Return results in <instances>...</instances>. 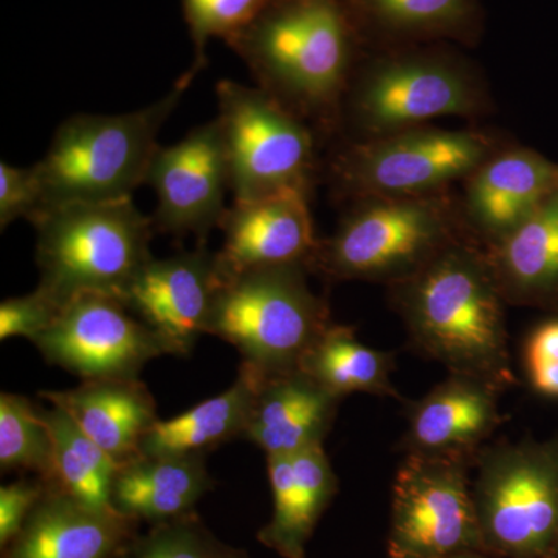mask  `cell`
I'll return each instance as SVG.
<instances>
[{
  "instance_id": "e575fe53",
  "label": "cell",
  "mask_w": 558,
  "mask_h": 558,
  "mask_svg": "<svg viewBox=\"0 0 558 558\" xmlns=\"http://www.w3.org/2000/svg\"><path fill=\"white\" fill-rule=\"evenodd\" d=\"M450 558H492V557L487 556V554H484V553H464V554H458V556H453Z\"/></svg>"
},
{
  "instance_id": "44dd1931",
  "label": "cell",
  "mask_w": 558,
  "mask_h": 558,
  "mask_svg": "<svg viewBox=\"0 0 558 558\" xmlns=\"http://www.w3.org/2000/svg\"><path fill=\"white\" fill-rule=\"evenodd\" d=\"M117 464L140 457L142 440L159 421L156 400L138 379L83 380L68 391H44Z\"/></svg>"
},
{
  "instance_id": "9c48e42d",
  "label": "cell",
  "mask_w": 558,
  "mask_h": 558,
  "mask_svg": "<svg viewBox=\"0 0 558 558\" xmlns=\"http://www.w3.org/2000/svg\"><path fill=\"white\" fill-rule=\"evenodd\" d=\"M501 148L488 132L428 124L344 142L330 160V182L337 196L351 202L446 193Z\"/></svg>"
},
{
  "instance_id": "d4e9b609",
  "label": "cell",
  "mask_w": 558,
  "mask_h": 558,
  "mask_svg": "<svg viewBox=\"0 0 558 558\" xmlns=\"http://www.w3.org/2000/svg\"><path fill=\"white\" fill-rule=\"evenodd\" d=\"M259 379L240 368L238 379L227 391L168 421H157L140 447L145 457L207 454L220 444L242 438L247 427Z\"/></svg>"
},
{
  "instance_id": "1f68e13d",
  "label": "cell",
  "mask_w": 558,
  "mask_h": 558,
  "mask_svg": "<svg viewBox=\"0 0 558 558\" xmlns=\"http://www.w3.org/2000/svg\"><path fill=\"white\" fill-rule=\"evenodd\" d=\"M44 213L43 186L35 167L17 168L0 163V229L14 220L35 222Z\"/></svg>"
},
{
  "instance_id": "ac0fdd59",
  "label": "cell",
  "mask_w": 558,
  "mask_h": 558,
  "mask_svg": "<svg viewBox=\"0 0 558 558\" xmlns=\"http://www.w3.org/2000/svg\"><path fill=\"white\" fill-rule=\"evenodd\" d=\"M138 524L119 512L87 508L46 484L2 558H117L138 534Z\"/></svg>"
},
{
  "instance_id": "8fae6325",
  "label": "cell",
  "mask_w": 558,
  "mask_h": 558,
  "mask_svg": "<svg viewBox=\"0 0 558 558\" xmlns=\"http://www.w3.org/2000/svg\"><path fill=\"white\" fill-rule=\"evenodd\" d=\"M473 464L475 459L405 454L392 481L387 558L484 553Z\"/></svg>"
},
{
  "instance_id": "83f0119b",
  "label": "cell",
  "mask_w": 558,
  "mask_h": 558,
  "mask_svg": "<svg viewBox=\"0 0 558 558\" xmlns=\"http://www.w3.org/2000/svg\"><path fill=\"white\" fill-rule=\"evenodd\" d=\"M0 469L28 470L44 483L53 478V442L38 407L24 396H0Z\"/></svg>"
},
{
  "instance_id": "603a6c76",
  "label": "cell",
  "mask_w": 558,
  "mask_h": 558,
  "mask_svg": "<svg viewBox=\"0 0 558 558\" xmlns=\"http://www.w3.org/2000/svg\"><path fill=\"white\" fill-rule=\"evenodd\" d=\"M486 253L506 303L558 306V190Z\"/></svg>"
},
{
  "instance_id": "4fadbf2b",
  "label": "cell",
  "mask_w": 558,
  "mask_h": 558,
  "mask_svg": "<svg viewBox=\"0 0 558 558\" xmlns=\"http://www.w3.org/2000/svg\"><path fill=\"white\" fill-rule=\"evenodd\" d=\"M146 185L157 196L154 229L175 238L189 234L202 242L219 229L230 191L229 161L219 121L197 126L171 146H159L150 161Z\"/></svg>"
},
{
  "instance_id": "d6a6232c",
  "label": "cell",
  "mask_w": 558,
  "mask_h": 558,
  "mask_svg": "<svg viewBox=\"0 0 558 558\" xmlns=\"http://www.w3.org/2000/svg\"><path fill=\"white\" fill-rule=\"evenodd\" d=\"M524 363L532 387L548 398H558V318L543 323L531 333Z\"/></svg>"
},
{
  "instance_id": "30bf717a",
  "label": "cell",
  "mask_w": 558,
  "mask_h": 558,
  "mask_svg": "<svg viewBox=\"0 0 558 558\" xmlns=\"http://www.w3.org/2000/svg\"><path fill=\"white\" fill-rule=\"evenodd\" d=\"M216 95L233 201L288 191L311 194L317 157L310 124L258 86L222 80L216 84Z\"/></svg>"
},
{
  "instance_id": "8992f818",
  "label": "cell",
  "mask_w": 558,
  "mask_h": 558,
  "mask_svg": "<svg viewBox=\"0 0 558 558\" xmlns=\"http://www.w3.org/2000/svg\"><path fill=\"white\" fill-rule=\"evenodd\" d=\"M33 226L38 231V288L60 307L89 293L121 300L153 258V219L132 199L50 209Z\"/></svg>"
},
{
  "instance_id": "4316f807",
  "label": "cell",
  "mask_w": 558,
  "mask_h": 558,
  "mask_svg": "<svg viewBox=\"0 0 558 558\" xmlns=\"http://www.w3.org/2000/svg\"><path fill=\"white\" fill-rule=\"evenodd\" d=\"M38 411L53 442V478L47 486L64 492L87 508L117 512L110 497L120 465L58 407H38Z\"/></svg>"
},
{
  "instance_id": "7c38bea8",
  "label": "cell",
  "mask_w": 558,
  "mask_h": 558,
  "mask_svg": "<svg viewBox=\"0 0 558 558\" xmlns=\"http://www.w3.org/2000/svg\"><path fill=\"white\" fill-rule=\"evenodd\" d=\"M33 344L51 365L83 380L138 379L150 360L172 354L123 301L100 293L65 304L57 322Z\"/></svg>"
},
{
  "instance_id": "6da1fadb",
  "label": "cell",
  "mask_w": 558,
  "mask_h": 558,
  "mask_svg": "<svg viewBox=\"0 0 558 558\" xmlns=\"http://www.w3.org/2000/svg\"><path fill=\"white\" fill-rule=\"evenodd\" d=\"M388 295L418 354L502 392L515 385L508 303L478 242L454 241L416 274L388 286Z\"/></svg>"
},
{
  "instance_id": "4dcf8cb0",
  "label": "cell",
  "mask_w": 558,
  "mask_h": 558,
  "mask_svg": "<svg viewBox=\"0 0 558 558\" xmlns=\"http://www.w3.org/2000/svg\"><path fill=\"white\" fill-rule=\"evenodd\" d=\"M61 311L39 288L28 295L5 300L0 304V340L24 337L33 343L51 328Z\"/></svg>"
},
{
  "instance_id": "ba28073f",
  "label": "cell",
  "mask_w": 558,
  "mask_h": 558,
  "mask_svg": "<svg viewBox=\"0 0 558 558\" xmlns=\"http://www.w3.org/2000/svg\"><path fill=\"white\" fill-rule=\"evenodd\" d=\"M484 554L554 558L558 543V439L498 442L473 464Z\"/></svg>"
},
{
  "instance_id": "ffe728a7",
  "label": "cell",
  "mask_w": 558,
  "mask_h": 558,
  "mask_svg": "<svg viewBox=\"0 0 558 558\" xmlns=\"http://www.w3.org/2000/svg\"><path fill=\"white\" fill-rule=\"evenodd\" d=\"M274 513L258 532L259 543L282 558H306L307 543L339 490L323 446L289 457H267Z\"/></svg>"
},
{
  "instance_id": "d6986e66",
  "label": "cell",
  "mask_w": 558,
  "mask_h": 558,
  "mask_svg": "<svg viewBox=\"0 0 558 558\" xmlns=\"http://www.w3.org/2000/svg\"><path fill=\"white\" fill-rule=\"evenodd\" d=\"M341 400L301 369L259 379L242 438L266 451V457H289L323 446Z\"/></svg>"
},
{
  "instance_id": "f546056e",
  "label": "cell",
  "mask_w": 558,
  "mask_h": 558,
  "mask_svg": "<svg viewBox=\"0 0 558 558\" xmlns=\"http://www.w3.org/2000/svg\"><path fill=\"white\" fill-rule=\"evenodd\" d=\"M182 13L194 44V61L180 84L186 87L207 64L209 39L229 40L247 27L271 0H180Z\"/></svg>"
},
{
  "instance_id": "5b68a950",
  "label": "cell",
  "mask_w": 558,
  "mask_h": 558,
  "mask_svg": "<svg viewBox=\"0 0 558 558\" xmlns=\"http://www.w3.org/2000/svg\"><path fill=\"white\" fill-rule=\"evenodd\" d=\"M464 236L459 199L449 191L352 202L336 233L319 241L311 270L337 281L392 286Z\"/></svg>"
},
{
  "instance_id": "277c9868",
  "label": "cell",
  "mask_w": 558,
  "mask_h": 558,
  "mask_svg": "<svg viewBox=\"0 0 558 558\" xmlns=\"http://www.w3.org/2000/svg\"><path fill=\"white\" fill-rule=\"evenodd\" d=\"M186 89L178 83L167 97L135 112L80 113L64 121L44 159L35 165L44 213L68 205L132 199L148 178L159 149L157 135Z\"/></svg>"
},
{
  "instance_id": "d590c367",
  "label": "cell",
  "mask_w": 558,
  "mask_h": 558,
  "mask_svg": "<svg viewBox=\"0 0 558 558\" xmlns=\"http://www.w3.org/2000/svg\"><path fill=\"white\" fill-rule=\"evenodd\" d=\"M554 558H558V543H557L556 554H554Z\"/></svg>"
},
{
  "instance_id": "f1b7e54d",
  "label": "cell",
  "mask_w": 558,
  "mask_h": 558,
  "mask_svg": "<svg viewBox=\"0 0 558 558\" xmlns=\"http://www.w3.org/2000/svg\"><path fill=\"white\" fill-rule=\"evenodd\" d=\"M117 558H252L247 550L216 537L196 512L150 524L135 535Z\"/></svg>"
},
{
  "instance_id": "9a60e30c",
  "label": "cell",
  "mask_w": 558,
  "mask_h": 558,
  "mask_svg": "<svg viewBox=\"0 0 558 558\" xmlns=\"http://www.w3.org/2000/svg\"><path fill=\"white\" fill-rule=\"evenodd\" d=\"M311 194L288 191L263 199L233 202L220 220L218 255L223 278L267 267L304 266L317 253Z\"/></svg>"
},
{
  "instance_id": "e0dca14e",
  "label": "cell",
  "mask_w": 558,
  "mask_h": 558,
  "mask_svg": "<svg viewBox=\"0 0 558 558\" xmlns=\"http://www.w3.org/2000/svg\"><path fill=\"white\" fill-rule=\"evenodd\" d=\"M501 389L476 377L449 374L424 398L407 405L405 454L476 459L502 414Z\"/></svg>"
},
{
  "instance_id": "cb8c5ba5",
  "label": "cell",
  "mask_w": 558,
  "mask_h": 558,
  "mask_svg": "<svg viewBox=\"0 0 558 558\" xmlns=\"http://www.w3.org/2000/svg\"><path fill=\"white\" fill-rule=\"evenodd\" d=\"M213 486L205 454H140L117 472L110 499L121 515L157 524L194 512Z\"/></svg>"
},
{
  "instance_id": "52a82bcc",
  "label": "cell",
  "mask_w": 558,
  "mask_h": 558,
  "mask_svg": "<svg viewBox=\"0 0 558 558\" xmlns=\"http://www.w3.org/2000/svg\"><path fill=\"white\" fill-rule=\"evenodd\" d=\"M307 267L244 271L223 279L207 336L238 349L258 379L300 369L312 344L332 325L328 303L312 292Z\"/></svg>"
},
{
  "instance_id": "2e32d148",
  "label": "cell",
  "mask_w": 558,
  "mask_h": 558,
  "mask_svg": "<svg viewBox=\"0 0 558 558\" xmlns=\"http://www.w3.org/2000/svg\"><path fill=\"white\" fill-rule=\"evenodd\" d=\"M557 190V163L534 149L502 146L462 182L458 199L469 236L492 247Z\"/></svg>"
},
{
  "instance_id": "5bb4252c",
  "label": "cell",
  "mask_w": 558,
  "mask_h": 558,
  "mask_svg": "<svg viewBox=\"0 0 558 558\" xmlns=\"http://www.w3.org/2000/svg\"><path fill=\"white\" fill-rule=\"evenodd\" d=\"M223 279L218 255L202 244L170 258H150L121 301L171 348L172 355H185L207 333Z\"/></svg>"
},
{
  "instance_id": "484cf974",
  "label": "cell",
  "mask_w": 558,
  "mask_h": 558,
  "mask_svg": "<svg viewBox=\"0 0 558 558\" xmlns=\"http://www.w3.org/2000/svg\"><path fill=\"white\" fill-rule=\"evenodd\" d=\"M395 362L392 352L366 347L354 328L332 323L301 360L300 369L340 398L365 392L403 400L391 380Z\"/></svg>"
},
{
  "instance_id": "3957f363",
  "label": "cell",
  "mask_w": 558,
  "mask_h": 558,
  "mask_svg": "<svg viewBox=\"0 0 558 558\" xmlns=\"http://www.w3.org/2000/svg\"><path fill=\"white\" fill-rule=\"evenodd\" d=\"M492 98L480 69L451 44L366 50L343 98L344 142H366L444 117H480Z\"/></svg>"
},
{
  "instance_id": "7a4b0ae2",
  "label": "cell",
  "mask_w": 558,
  "mask_h": 558,
  "mask_svg": "<svg viewBox=\"0 0 558 558\" xmlns=\"http://www.w3.org/2000/svg\"><path fill=\"white\" fill-rule=\"evenodd\" d=\"M259 89L312 130L336 134L365 40L344 0H271L227 40Z\"/></svg>"
},
{
  "instance_id": "836d02e7",
  "label": "cell",
  "mask_w": 558,
  "mask_h": 558,
  "mask_svg": "<svg viewBox=\"0 0 558 558\" xmlns=\"http://www.w3.org/2000/svg\"><path fill=\"white\" fill-rule=\"evenodd\" d=\"M46 490L44 481L21 480L0 488V546L2 549L20 534L22 526Z\"/></svg>"
},
{
  "instance_id": "7402d4cb",
  "label": "cell",
  "mask_w": 558,
  "mask_h": 558,
  "mask_svg": "<svg viewBox=\"0 0 558 558\" xmlns=\"http://www.w3.org/2000/svg\"><path fill=\"white\" fill-rule=\"evenodd\" d=\"M366 50L421 44L475 46L483 35L481 0H344Z\"/></svg>"
}]
</instances>
